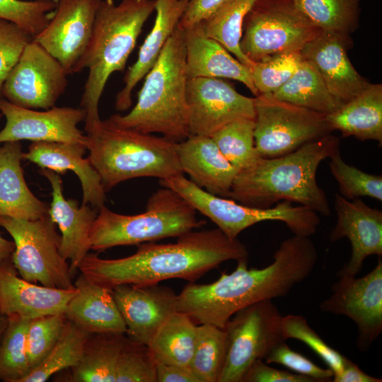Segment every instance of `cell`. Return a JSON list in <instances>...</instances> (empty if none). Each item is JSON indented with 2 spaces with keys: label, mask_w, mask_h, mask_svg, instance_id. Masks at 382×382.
<instances>
[{
  "label": "cell",
  "mask_w": 382,
  "mask_h": 382,
  "mask_svg": "<svg viewBox=\"0 0 382 382\" xmlns=\"http://www.w3.org/2000/svg\"><path fill=\"white\" fill-rule=\"evenodd\" d=\"M282 329L286 340L296 339L308 346L332 371L333 376L342 371L346 357L327 344L309 326L303 316L289 314L282 316Z\"/></svg>",
  "instance_id": "43"
},
{
  "label": "cell",
  "mask_w": 382,
  "mask_h": 382,
  "mask_svg": "<svg viewBox=\"0 0 382 382\" xmlns=\"http://www.w3.org/2000/svg\"><path fill=\"white\" fill-rule=\"evenodd\" d=\"M334 207L337 221L329 239L335 242L347 238L352 248L349 260L337 274L356 276L367 257L382 255V212L359 198L347 199L337 193Z\"/></svg>",
  "instance_id": "19"
},
{
  "label": "cell",
  "mask_w": 382,
  "mask_h": 382,
  "mask_svg": "<svg viewBox=\"0 0 382 382\" xmlns=\"http://www.w3.org/2000/svg\"><path fill=\"white\" fill-rule=\"evenodd\" d=\"M302 61L301 51H292L253 62L249 70L258 95L273 93L278 90L296 71Z\"/></svg>",
  "instance_id": "39"
},
{
  "label": "cell",
  "mask_w": 382,
  "mask_h": 382,
  "mask_svg": "<svg viewBox=\"0 0 382 382\" xmlns=\"http://www.w3.org/2000/svg\"><path fill=\"white\" fill-rule=\"evenodd\" d=\"M23 153L20 141L0 145V216L35 220L47 214L48 207L26 184Z\"/></svg>",
  "instance_id": "28"
},
{
  "label": "cell",
  "mask_w": 382,
  "mask_h": 382,
  "mask_svg": "<svg viewBox=\"0 0 382 382\" xmlns=\"http://www.w3.org/2000/svg\"><path fill=\"white\" fill-rule=\"evenodd\" d=\"M188 2L189 0H156V13L153 28L139 49L137 61L124 77L125 85L115 97L116 110L125 111L130 108L134 88L157 62Z\"/></svg>",
  "instance_id": "26"
},
{
  "label": "cell",
  "mask_w": 382,
  "mask_h": 382,
  "mask_svg": "<svg viewBox=\"0 0 382 382\" xmlns=\"http://www.w3.org/2000/svg\"><path fill=\"white\" fill-rule=\"evenodd\" d=\"M7 319L0 342V380L22 382L31 371L26 346L30 320L18 316L8 317Z\"/></svg>",
  "instance_id": "37"
},
{
  "label": "cell",
  "mask_w": 382,
  "mask_h": 382,
  "mask_svg": "<svg viewBox=\"0 0 382 382\" xmlns=\"http://www.w3.org/2000/svg\"><path fill=\"white\" fill-rule=\"evenodd\" d=\"M254 128V120L239 119L210 137L238 172L249 168L260 157L255 146Z\"/></svg>",
  "instance_id": "38"
},
{
  "label": "cell",
  "mask_w": 382,
  "mask_h": 382,
  "mask_svg": "<svg viewBox=\"0 0 382 382\" xmlns=\"http://www.w3.org/2000/svg\"><path fill=\"white\" fill-rule=\"evenodd\" d=\"M254 99L255 146L261 157L286 155L332 132L325 114L280 100L271 93Z\"/></svg>",
  "instance_id": "11"
},
{
  "label": "cell",
  "mask_w": 382,
  "mask_h": 382,
  "mask_svg": "<svg viewBox=\"0 0 382 382\" xmlns=\"http://www.w3.org/2000/svg\"><path fill=\"white\" fill-rule=\"evenodd\" d=\"M101 0H59L52 18L33 37L57 59L66 73H76L91 39Z\"/></svg>",
  "instance_id": "16"
},
{
  "label": "cell",
  "mask_w": 382,
  "mask_h": 382,
  "mask_svg": "<svg viewBox=\"0 0 382 382\" xmlns=\"http://www.w3.org/2000/svg\"><path fill=\"white\" fill-rule=\"evenodd\" d=\"M39 173L45 177L52 187V202L47 210L51 220L57 224L61 233L60 253L70 261L71 274L91 250L90 233L98 209L90 204H81L74 199H66L63 195L59 175L47 168Z\"/></svg>",
  "instance_id": "21"
},
{
  "label": "cell",
  "mask_w": 382,
  "mask_h": 382,
  "mask_svg": "<svg viewBox=\"0 0 382 382\" xmlns=\"http://www.w3.org/2000/svg\"><path fill=\"white\" fill-rule=\"evenodd\" d=\"M91 163L106 192L136 178L159 180L183 175L175 142L118 127L108 119L84 129Z\"/></svg>",
  "instance_id": "6"
},
{
  "label": "cell",
  "mask_w": 382,
  "mask_h": 382,
  "mask_svg": "<svg viewBox=\"0 0 382 382\" xmlns=\"http://www.w3.org/2000/svg\"><path fill=\"white\" fill-rule=\"evenodd\" d=\"M74 286L76 292L64 312L67 320L91 334L126 333L112 289L91 282L82 274Z\"/></svg>",
  "instance_id": "27"
},
{
  "label": "cell",
  "mask_w": 382,
  "mask_h": 382,
  "mask_svg": "<svg viewBox=\"0 0 382 382\" xmlns=\"http://www.w3.org/2000/svg\"><path fill=\"white\" fill-rule=\"evenodd\" d=\"M117 308L129 338L148 345L158 328L178 311V294L170 287L158 284H123L112 288Z\"/></svg>",
  "instance_id": "18"
},
{
  "label": "cell",
  "mask_w": 382,
  "mask_h": 382,
  "mask_svg": "<svg viewBox=\"0 0 382 382\" xmlns=\"http://www.w3.org/2000/svg\"><path fill=\"white\" fill-rule=\"evenodd\" d=\"M226 0H189L178 25L185 29L200 23L213 14Z\"/></svg>",
  "instance_id": "48"
},
{
  "label": "cell",
  "mask_w": 382,
  "mask_h": 382,
  "mask_svg": "<svg viewBox=\"0 0 382 382\" xmlns=\"http://www.w3.org/2000/svg\"><path fill=\"white\" fill-rule=\"evenodd\" d=\"M282 318L272 300H264L237 311L224 327L227 353L219 382H242L250 366L265 360L279 344L286 342Z\"/></svg>",
  "instance_id": "12"
},
{
  "label": "cell",
  "mask_w": 382,
  "mask_h": 382,
  "mask_svg": "<svg viewBox=\"0 0 382 382\" xmlns=\"http://www.w3.org/2000/svg\"><path fill=\"white\" fill-rule=\"evenodd\" d=\"M322 32L351 35L359 26L361 0H290Z\"/></svg>",
  "instance_id": "34"
},
{
  "label": "cell",
  "mask_w": 382,
  "mask_h": 382,
  "mask_svg": "<svg viewBox=\"0 0 382 382\" xmlns=\"http://www.w3.org/2000/svg\"><path fill=\"white\" fill-rule=\"evenodd\" d=\"M175 150L183 173L192 183L212 195L228 197L238 170L210 137L190 135L175 143Z\"/></svg>",
  "instance_id": "24"
},
{
  "label": "cell",
  "mask_w": 382,
  "mask_h": 382,
  "mask_svg": "<svg viewBox=\"0 0 382 382\" xmlns=\"http://www.w3.org/2000/svg\"><path fill=\"white\" fill-rule=\"evenodd\" d=\"M50 1H52L53 2H54L55 4H57L59 0H50Z\"/></svg>",
  "instance_id": "53"
},
{
  "label": "cell",
  "mask_w": 382,
  "mask_h": 382,
  "mask_svg": "<svg viewBox=\"0 0 382 382\" xmlns=\"http://www.w3.org/2000/svg\"><path fill=\"white\" fill-rule=\"evenodd\" d=\"M56 6L50 0H0V19L16 25L33 38L49 23Z\"/></svg>",
  "instance_id": "41"
},
{
  "label": "cell",
  "mask_w": 382,
  "mask_h": 382,
  "mask_svg": "<svg viewBox=\"0 0 382 382\" xmlns=\"http://www.w3.org/2000/svg\"><path fill=\"white\" fill-rule=\"evenodd\" d=\"M134 107L108 120L146 134L159 133L178 143L189 136L185 30L177 25L157 62L144 76Z\"/></svg>",
  "instance_id": "4"
},
{
  "label": "cell",
  "mask_w": 382,
  "mask_h": 382,
  "mask_svg": "<svg viewBox=\"0 0 382 382\" xmlns=\"http://www.w3.org/2000/svg\"><path fill=\"white\" fill-rule=\"evenodd\" d=\"M13 250V242L6 240L0 234V267L11 262Z\"/></svg>",
  "instance_id": "51"
},
{
  "label": "cell",
  "mask_w": 382,
  "mask_h": 382,
  "mask_svg": "<svg viewBox=\"0 0 382 382\" xmlns=\"http://www.w3.org/2000/svg\"><path fill=\"white\" fill-rule=\"evenodd\" d=\"M67 76L59 62L32 39L7 76L1 94L16 105L47 110L64 93Z\"/></svg>",
  "instance_id": "13"
},
{
  "label": "cell",
  "mask_w": 382,
  "mask_h": 382,
  "mask_svg": "<svg viewBox=\"0 0 382 382\" xmlns=\"http://www.w3.org/2000/svg\"><path fill=\"white\" fill-rule=\"evenodd\" d=\"M186 103L190 135L211 137L228 123L255 119V99L221 79H188Z\"/></svg>",
  "instance_id": "15"
},
{
  "label": "cell",
  "mask_w": 382,
  "mask_h": 382,
  "mask_svg": "<svg viewBox=\"0 0 382 382\" xmlns=\"http://www.w3.org/2000/svg\"><path fill=\"white\" fill-rule=\"evenodd\" d=\"M267 364H281L294 373L313 378L316 382L331 381L333 372L317 366L301 354L291 349L284 342L277 345L264 360Z\"/></svg>",
  "instance_id": "46"
},
{
  "label": "cell",
  "mask_w": 382,
  "mask_h": 382,
  "mask_svg": "<svg viewBox=\"0 0 382 382\" xmlns=\"http://www.w3.org/2000/svg\"><path fill=\"white\" fill-rule=\"evenodd\" d=\"M86 147L67 142L33 141L23 159L58 174L73 171L79 178L83 192V204L99 209L105 205L106 191L101 178L88 158H83Z\"/></svg>",
  "instance_id": "23"
},
{
  "label": "cell",
  "mask_w": 382,
  "mask_h": 382,
  "mask_svg": "<svg viewBox=\"0 0 382 382\" xmlns=\"http://www.w3.org/2000/svg\"><path fill=\"white\" fill-rule=\"evenodd\" d=\"M197 325L186 313L177 311L158 328L148 346L156 361L189 366L192 357Z\"/></svg>",
  "instance_id": "31"
},
{
  "label": "cell",
  "mask_w": 382,
  "mask_h": 382,
  "mask_svg": "<svg viewBox=\"0 0 382 382\" xmlns=\"http://www.w3.org/2000/svg\"><path fill=\"white\" fill-rule=\"evenodd\" d=\"M352 45L351 35L321 32L301 50L303 59L314 66L341 105L357 96L370 83L358 73L348 57Z\"/></svg>",
  "instance_id": "20"
},
{
  "label": "cell",
  "mask_w": 382,
  "mask_h": 382,
  "mask_svg": "<svg viewBox=\"0 0 382 382\" xmlns=\"http://www.w3.org/2000/svg\"><path fill=\"white\" fill-rule=\"evenodd\" d=\"M156 0H101L89 45L76 73L88 70L80 106L86 129L100 120L99 102L110 76L122 71Z\"/></svg>",
  "instance_id": "5"
},
{
  "label": "cell",
  "mask_w": 382,
  "mask_h": 382,
  "mask_svg": "<svg viewBox=\"0 0 382 382\" xmlns=\"http://www.w3.org/2000/svg\"><path fill=\"white\" fill-rule=\"evenodd\" d=\"M0 226L13 240L11 262L21 277L52 288H75L70 267L60 253L61 236L48 214L35 220L0 216Z\"/></svg>",
  "instance_id": "9"
},
{
  "label": "cell",
  "mask_w": 382,
  "mask_h": 382,
  "mask_svg": "<svg viewBox=\"0 0 382 382\" xmlns=\"http://www.w3.org/2000/svg\"><path fill=\"white\" fill-rule=\"evenodd\" d=\"M7 317L0 313V342L7 324Z\"/></svg>",
  "instance_id": "52"
},
{
  "label": "cell",
  "mask_w": 382,
  "mask_h": 382,
  "mask_svg": "<svg viewBox=\"0 0 382 382\" xmlns=\"http://www.w3.org/2000/svg\"><path fill=\"white\" fill-rule=\"evenodd\" d=\"M159 183L180 194L232 239L237 238L247 228L265 221L284 222L294 235L310 237L317 231L320 222L318 213L304 206H294L289 201H281L269 208L246 206L212 195L183 175L160 180Z\"/></svg>",
  "instance_id": "8"
},
{
  "label": "cell",
  "mask_w": 382,
  "mask_h": 382,
  "mask_svg": "<svg viewBox=\"0 0 382 382\" xmlns=\"http://www.w3.org/2000/svg\"><path fill=\"white\" fill-rule=\"evenodd\" d=\"M0 111L6 118L0 144L28 140L79 144L87 149L88 137L78 127L86 117L82 108L54 106L39 111L0 99Z\"/></svg>",
  "instance_id": "17"
},
{
  "label": "cell",
  "mask_w": 382,
  "mask_h": 382,
  "mask_svg": "<svg viewBox=\"0 0 382 382\" xmlns=\"http://www.w3.org/2000/svg\"><path fill=\"white\" fill-rule=\"evenodd\" d=\"M331 130L343 137L374 140L382 144V85L369 83L359 94L326 115Z\"/></svg>",
  "instance_id": "29"
},
{
  "label": "cell",
  "mask_w": 382,
  "mask_h": 382,
  "mask_svg": "<svg viewBox=\"0 0 382 382\" xmlns=\"http://www.w3.org/2000/svg\"><path fill=\"white\" fill-rule=\"evenodd\" d=\"M32 39L16 25L0 19V95L7 76Z\"/></svg>",
  "instance_id": "45"
},
{
  "label": "cell",
  "mask_w": 382,
  "mask_h": 382,
  "mask_svg": "<svg viewBox=\"0 0 382 382\" xmlns=\"http://www.w3.org/2000/svg\"><path fill=\"white\" fill-rule=\"evenodd\" d=\"M242 382H316L312 378L270 366L264 360L254 361L244 374Z\"/></svg>",
  "instance_id": "47"
},
{
  "label": "cell",
  "mask_w": 382,
  "mask_h": 382,
  "mask_svg": "<svg viewBox=\"0 0 382 382\" xmlns=\"http://www.w3.org/2000/svg\"><path fill=\"white\" fill-rule=\"evenodd\" d=\"M66 320L64 314L45 316L30 320L26 346L31 371L53 348L62 334Z\"/></svg>",
  "instance_id": "44"
},
{
  "label": "cell",
  "mask_w": 382,
  "mask_h": 382,
  "mask_svg": "<svg viewBox=\"0 0 382 382\" xmlns=\"http://www.w3.org/2000/svg\"><path fill=\"white\" fill-rule=\"evenodd\" d=\"M186 71L188 79L225 78L243 83L257 96L249 68L218 41L205 35L200 23L184 29Z\"/></svg>",
  "instance_id": "25"
},
{
  "label": "cell",
  "mask_w": 382,
  "mask_h": 382,
  "mask_svg": "<svg viewBox=\"0 0 382 382\" xmlns=\"http://www.w3.org/2000/svg\"><path fill=\"white\" fill-rule=\"evenodd\" d=\"M246 246L230 238L218 228L191 231L174 243L139 244L135 253L117 259H103L88 253L79 267L81 274L99 285L112 289L129 284L149 285L170 279L195 282L228 260L248 259Z\"/></svg>",
  "instance_id": "2"
},
{
  "label": "cell",
  "mask_w": 382,
  "mask_h": 382,
  "mask_svg": "<svg viewBox=\"0 0 382 382\" xmlns=\"http://www.w3.org/2000/svg\"><path fill=\"white\" fill-rule=\"evenodd\" d=\"M321 32L290 0H257L243 21L240 48L253 62L301 51Z\"/></svg>",
  "instance_id": "10"
},
{
  "label": "cell",
  "mask_w": 382,
  "mask_h": 382,
  "mask_svg": "<svg viewBox=\"0 0 382 382\" xmlns=\"http://www.w3.org/2000/svg\"><path fill=\"white\" fill-rule=\"evenodd\" d=\"M257 0H226L207 19L200 23L206 35L220 42L248 68L253 64L241 52L243 21Z\"/></svg>",
  "instance_id": "33"
},
{
  "label": "cell",
  "mask_w": 382,
  "mask_h": 382,
  "mask_svg": "<svg viewBox=\"0 0 382 382\" xmlns=\"http://www.w3.org/2000/svg\"><path fill=\"white\" fill-rule=\"evenodd\" d=\"M340 141L328 134L275 158L260 157L237 173L228 198L253 207L269 208L281 201L296 202L323 216L330 214L316 174L320 163L340 151Z\"/></svg>",
  "instance_id": "3"
},
{
  "label": "cell",
  "mask_w": 382,
  "mask_h": 382,
  "mask_svg": "<svg viewBox=\"0 0 382 382\" xmlns=\"http://www.w3.org/2000/svg\"><path fill=\"white\" fill-rule=\"evenodd\" d=\"M227 335L224 329L199 324L189 367L199 382H219L226 361Z\"/></svg>",
  "instance_id": "36"
},
{
  "label": "cell",
  "mask_w": 382,
  "mask_h": 382,
  "mask_svg": "<svg viewBox=\"0 0 382 382\" xmlns=\"http://www.w3.org/2000/svg\"><path fill=\"white\" fill-rule=\"evenodd\" d=\"M271 94L280 100L325 115L342 105L328 91L314 66L303 59L293 76Z\"/></svg>",
  "instance_id": "32"
},
{
  "label": "cell",
  "mask_w": 382,
  "mask_h": 382,
  "mask_svg": "<svg viewBox=\"0 0 382 382\" xmlns=\"http://www.w3.org/2000/svg\"><path fill=\"white\" fill-rule=\"evenodd\" d=\"M156 366L148 345L126 337L116 364L115 382H157Z\"/></svg>",
  "instance_id": "42"
},
{
  "label": "cell",
  "mask_w": 382,
  "mask_h": 382,
  "mask_svg": "<svg viewBox=\"0 0 382 382\" xmlns=\"http://www.w3.org/2000/svg\"><path fill=\"white\" fill-rule=\"evenodd\" d=\"M76 292L32 283L16 274L9 262L0 267V313L8 317L32 320L50 315L64 314Z\"/></svg>",
  "instance_id": "22"
},
{
  "label": "cell",
  "mask_w": 382,
  "mask_h": 382,
  "mask_svg": "<svg viewBox=\"0 0 382 382\" xmlns=\"http://www.w3.org/2000/svg\"><path fill=\"white\" fill-rule=\"evenodd\" d=\"M91 335L66 319L62 334L53 348L22 382H45L52 375L75 366L82 356Z\"/></svg>",
  "instance_id": "35"
},
{
  "label": "cell",
  "mask_w": 382,
  "mask_h": 382,
  "mask_svg": "<svg viewBox=\"0 0 382 382\" xmlns=\"http://www.w3.org/2000/svg\"><path fill=\"white\" fill-rule=\"evenodd\" d=\"M330 172L337 183L339 194L347 199L369 197L382 201V176L364 172L347 163L337 151L330 158Z\"/></svg>",
  "instance_id": "40"
},
{
  "label": "cell",
  "mask_w": 382,
  "mask_h": 382,
  "mask_svg": "<svg viewBox=\"0 0 382 382\" xmlns=\"http://www.w3.org/2000/svg\"><path fill=\"white\" fill-rule=\"evenodd\" d=\"M317 261V249L310 237L294 235L282 242L273 262L264 268L248 269V259H242L231 274L222 272L215 282H190L178 294V309L197 325L224 329L239 310L286 296L310 276Z\"/></svg>",
  "instance_id": "1"
},
{
  "label": "cell",
  "mask_w": 382,
  "mask_h": 382,
  "mask_svg": "<svg viewBox=\"0 0 382 382\" xmlns=\"http://www.w3.org/2000/svg\"><path fill=\"white\" fill-rule=\"evenodd\" d=\"M125 334L94 333L88 339L69 381L115 382V368Z\"/></svg>",
  "instance_id": "30"
},
{
  "label": "cell",
  "mask_w": 382,
  "mask_h": 382,
  "mask_svg": "<svg viewBox=\"0 0 382 382\" xmlns=\"http://www.w3.org/2000/svg\"><path fill=\"white\" fill-rule=\"evenodd\" d=\"M331 295L323 301V312L343 315L358 330L357 346L364 351L382 332V260L378 257L374 270L361 277L337 274Z\"/></svg>",
  "instance_id": "14"
},
{
  "label": "cell",
  "mask_w": 382,
  "mask_h": 382,
  "mask_svg": "<svg viewBox=\"0 0 382 382\" xmlns=\"http://www.w3.org/2000/svg\"><path fill=\"white\" fill-rule=\"evenodd\" d=\"M157 382H199L189 366L157 361Z\"/></svg>",
  "instance_id": "49"
},
{
  "label": "cell",
  "mask_w": 382,
  "mask_h": 382,
  "mask_svg": "<svg viewBox=\"0 0 382 382\" xmlns=\"http://www.w3.org/2000/svg\"><path fill=\"white\" fill-rule=\"evenodd\" d=\"M334 382H381V378L364 372L356 364L346 357L342 371L332 377Z\"/></svg>",
  "instance_id": "50"
},
{
  "label": "cell",
  "mask_w": 382,
  "mask_h": 382,
  "mask_svg": "<svg viewBox=\"0 0 382 382\" xmlns=\"http://www.w3.org/2000/svg\"><path fill=\"white\" fill-rule=\"evenodd\" d=\"M204 224L185 198L175 190L162 187L149 197L143 213L125 215L105 205L100 208L91 231L90 247L103 251L119 245L178 238Z\"/></svg>",
  "instance_id": "7"
}]
</instances>
